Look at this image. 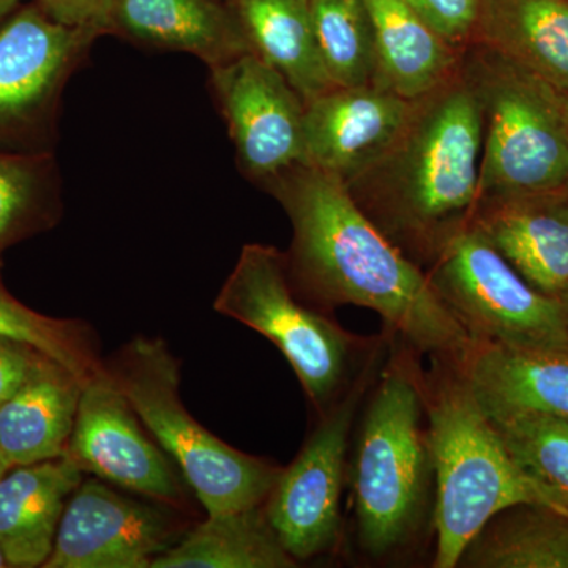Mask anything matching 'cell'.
<instances>
[{"instance_id": "cell-14", "label": "cell", "mask_w": 568, "mask_h": 568, "mask_svg": "<svg viewBox=\"0 0 568 568\" xmlns=\"http://www.w3.org/2000/svg\"><path fill=\"white\" fill-rule=\"evenodd\" d=\"M383 85L334 88L305 102V164L351 181L394 142L414 110Z\"/></svg>"}, {"instance_id": "cell-19", "label": "cell", "mask_w": 568, "mask_h": 568, "mask_svg": "<svg viewBox=\"0 0 568 568\" xmlns=\"http://www.w3.org/2000/svg\"><path fill=\"white\" fill-rule=\"evenodd\" d=\"M82 473L69 457L14 467L0 478V547L9 567H43Z\"/></svg>"}, {"instance_id": "cell-34", "label": "cell", "mask_w": 568, "mask_h": 568, "mask_svg": "<svg viewBox=\"0 0 568 568\" xmlns=\"http://www.w3.org/2000/svg\"><path fill=\"white\" fill-rule=\"evenodd\" d=\"M9 567V562H7L6 555H3V549L0 547V568Z\"/></svg>"}, {"instance_id": "cell-31", "label": "cell", "mask_w": 568, "mask_h": 568, "mask_svg": "<svg viewBox=\"0 0 568 568\" xmlns=\"http://www.w3.org/2000/svg\"><path fill=\"white\" fill-rule=\"evenodd\" d=\"M41 357L31 346L0 335V405L21 387Z\"/></svg>"}, {"instance_id": "cell-10", "label": "cell", "mask_w": 568, "mask_h": 568, "mask_svg": "<svg viewBox=\"0 0 568 568\" xmlns=\"http://www.w3.org/2000/svg\"><path fill=\"white\" fill-rule=\"evenodd\" d=\"M65 457L82 474H92L153 503L179 511L189 504V484L181 470L148 436L106 366L82 387Z\"/></svg>"}, {"instance_id": "cell-36", "label": "cell", "mask_w": 568, "mask_h": 568, "mask_svg": "<svg viewBox=\"0 0 568 568\" xmlns=\"http://www.w3.org/2000/svg\"><path fill=\"white\" fill-rule=\"evenodd\" d=\"M7 473H9V470L6 469V466H3L2 459H0V478L6 476Z\"/></svg>"}, {"instance_id": "cell-12", "label": "cell", "mask_w": 568, "mask_h": 568, "mask_svg": "<svg viewBox=\"0 0 568 568\" xmlns=\"http://www.w3.org/2000/svg\"><path fill=\"white\" fill-rule=\"evenodd\" d=\"M211 85L246 179L261 186L305 164V102L274 67L250 51L211 69Z\"/></svg>"}, {"instance_id": "cell-32", "label": "cell", "mask_w": 568, "mask_h": 568, "mask_svg": "<svg viewBox=\"0 0 568 568\" xmlns=\"http://www.w3.org/2000/svg\"><path fill=\"white\" fill-rule=\"evenodd\" d=\"M560 111H562L564 126H566L567 140H568V93L559 91Z\"/></svg>"}, {"instance_id": "cell-1", "label": "cell", "mask_w": 568, "mask_h": 568, "mask_svg": "<svg viewBox=\"0 0 568 568\" xmlns=\"http://www.w3.org/2000/svg\"><path fill=\"white\" fill-rule=\"evenodd\" d=\"M293 226L287 267L297 293L323 308L357 305L417 353L459 357L473 343L425 272L377 230L345 182L294 164L261 185Z\"/></svg>"}, {"instance_id": "cell-16", "label": "cell", "mask_w": 568, "mask_h": 568, "mask_svg": "<svg viewBox=\"0 0 568 568\" xmlns=\"http://www.w3.org/2000/svg\"><path fill=\"white\" fill-rule=\"evenodd\" d=\"M474 224L540 293L568 291V189L480 201Z\"/></svg>"}, {"instance_id": "cell-24", "label": "cell", "mask_w": 568, "mask_h": 568, "mask_svg": "<svg viewBox=\"0 0 568 568\" xmlns=\"http://www.w3.org/2000/svg\"><path fill=\"white\" fill-rule=\"evenodd\" d=\"M458 567L568 568V515L540 504L508 507L478 530Z\"/></svg>"}, {"instance_id": "cell-20", "label": "cell", "mask_w": 568, "mask_h": 568, "mask_svg": "<svg viewBox=\"0 0 568 568\" xmlns=\"http://www.w3.org/2000/svg\"><path fill=\"white\" fill-rule=\"evenodd\" d=\"M377 55V85L417 100L450 80L462 52L440 39L406 0H364Z\"/></svg>"}, {"instance_id": "cell-21", "label": "cell", "mask_w": 568, "mask_h": 568, "mask_svg": "<svg viewBox=\"0 0 568 568\" xmlns=\"http://www.w3.org/2000/svg\"><path fill=\"white\" fill-rule=\"evenodd\" d=\"M474 43L568 93V0H481Z\"/></svg>"}, {"instance_id": "cell-13", "label": "cell", "mask_w": 568, "mask_h": 568, "mask_svg": "<svg viewBox=\"0 0 568 568\" xmlns=\"http://www.w3.org/2000/svg\"><path fill=\"white\" fill-rule=\"evenodd\" d=\"M175 511L89 478L70 496L43 567L151 568L183 536Z\"/></svg>"}, {"instance_id": "cell-30", "label": "cell", "mask_w": 568, "mask_h": 568, "mask_svg": "<svg viewBox=\"0 0 568 568\" xmlns=\"http://www.w3.org/2000/svg\"><path fill=\"white\" fill-rule=\"evenodd\" d=\"M115 0H39V7L52 20L70 28L111 32Z\"/></svg>"}, {"instance_id": "cell-17", "label": "cell", "mask_w": 568, "mask_h": 568, "mask_svg": "<svg viewBox=\"0 0 568 568\" xmlns=\"http://www.w3.org/2000/svg\"><path fill=\"white\" fill-rule=\"evenodd\" d=\"M111 32L186 52L209 70L253 51L233 7L222 0H115Z\"/></svg>"}, {"instance_id": "cell-27", "label": "cell", "mask_w": 568, "mask_h": 568, "mask_svg": "<svg viewBox=\"0 0 568 568\" xmlns=\"http://www.w3.org/2000/svg\"><path fill=\"white\" fill-rule=\"evenodd\" d=\"M0 335L31 346L69 369L82 384L104 368L95 335L81 321L54 320L22 305L0 282Z\"/></svg>"}, {"instance_id": "cell-37", "label": "cell", "mask_w": 568, "mask_h": 568, "mask_svg": "<svg viewBox=\"0 0 568 568\" xmlns=\"http://www.w3.org/2000/svg\"><path fill=\"white\" fill-rule=\"evenodd\" d=\"M222 2L227 3V6L233 7L234 3L237 2V0H222Z\"/></svg>"}, {"instance_id": "cell-22", "label": "cell", "mask_w": 568, "mask_h": 568, "mask_svg": "<svg viewBox=\"0 0 568 568\" xmlns=\"http://www.w3.org/2000/svg\"><path fill=\"white\" fill-rule=\"evenodd\" d=\"M233 9L253 51L282 73L304 102L336 88L317 48L310 0H237Z\"/></svg>"}, {"instance_id": "cell-7", "label": "cell", "mask_w": 568, "mask_h": 568, "mask_svg": "<svg viewBox=\"0 0 568 568\" xmlns=\"http://www.w3.org/2000/svg\"><path fill=\"white\" fill-rule=\"evenodd\" d=\"M286 254L248 244L213 302V310L271 339L293 366L323 416L376 353L372 339L345 331L297 297Z\"/></svg>"}, {"instance_id": "cell-6", "label": "cell", "mask_w": 568, "mask_h": 568, "mask_svg": "<svg viewBox=\"0 0 568 568\" xmlns=\"http://www.w3.org/2000/svg\"><path fill=\"white\" fill-rule=\"evenodd\" d=\"M459 65L484 123L480 201L567 190L568 140L558 89L481 43L467 47Z\"/></svg>"}, {"instance_id": "cell-2", "label": "cell", "mask_w": 568, "mask_h": 568, "mask_svg": "<svg viewBox=\"0 0 568 568\" xmlns=\"http://www.w3.org/2000/svg\"><path fill=\"white\" fill-rule=\"evenodd\" d=\"M481 148L480 106L459 65L416 100L394 142L345 185L377 230L424 271L474 223Z\"/></svg>"}, {"instance_id": "cell-3", "label": "cell", "mask_w": 568, "mask_h": 568, "mask_svg": "<svg viewBox=\"0 0 568 568\" xmlns=\"http://www.w3.org/2000/svg\"><path fill=\"white\" fill-rule=\"evenodd\" d=\"M390 335V334H388ZM369 395L349 480L358 544L372 558L405 548L420 529L433 476L425 373L399 336Z\"/></svg>"}, {"instance_id": "cell-26", "label": "cell", "mask_w": 568, "mask_h": 568, "mask_svg": "<svg viewBox=\"0 0 568 568\" xmlns=\"http://www.w3.org/2000/svg\"><path fill=\"white\" fill-rule=\"evenodd\" d=\"M313 31L336 88L376 84L377 55L364 0H310Z\"/></svg>"}, {"instance_id": "cell-29", "label": "cell", "mask_w": 568, "mask_h": 568, "mask_svg": "<svg viewBox=\"0 0 568 568\" xmlns=\"http://www.w3.org/2000/svg\"><path fill=\"white\" fill-rule=\"evenodd\" d=\"M418 17L454 50L476 41L481 0H406Z\"/></svg>"}, {"instance_id": "cell-33", "label": "cell", "mask_w": 568, "mask_h": 568, "mask_svg": "<svg viewBox=\"0 0 568 568\" xmlns=\"http://www.w3.org/2000/svg\"><path fill=\"white\" fill-rule=\"evenodd\" d=\"M18 0H0V20L17 7Z\"/></svg>"}, {"instance_id": "cell-11", "label": "cell", "mask_w": 568, "mask_h": 568, "mask_svg": "<svg viewBox=\"0 0 568 568\" xmlns=\"http://www.w3.org/2000/svg\"><path fill=\"white\" fill-rule=\"evenodd\" d=\"M102 33L26 7L0 28V144L47 133L63 88Z\"/></svg>"}, {"instance_id": "cell-28", "label": "cell", "mask_w": 568, "mask_h": 568, "mask_svg": "<svg viewBox=\"0 0 568 568\" xmlns=\"http://www.w3.org/2000/svg\"><path fill=\"white\" fill-rule=\"evenodd\" d=\"M54 197V164L47 153H0V248L47 219Z\"/></svg>"}, {"instance_id": "cell-5", "label": "cell", "mask_w": 568, "mask_h": 568, "mask_svg": "<svg viewBox=\"0 0 568 568\" xmlns=\"http://www.w3.org/2000/svg\"><path fill=\"white\" fill-rule=\"evenodd\" d=\"M104 366L205 515L263 506L282 467L231 447L190 414L181 398V364L162 338L136 336Z\"/></svg>"}, {"instance_id": "cell-23", "label": "cell", "mask_w": 568, "mask_h": 568, "mask_svg": "<svg viewBox=\"0 0 568 568\" xmlns=\"http://www.w3.org/2000/svg\"><path fill=\"white\" fill-rule=\"evenodd\" d=\"M263 506L207 515L151 568H293Z\"/></svg>"}, {"instance_id": "cell-18", "label": "cell", "mask_w": 568, "mask_h": 568, "mask_svg": "<svg viewBox=\"0 0 568 568\" xmlns=\"http://www.w3.org/2000/svg\"><path fill=\"white\" fill-rule=\"evenodd\" d=\"M84 384L41 357L21 387L0 405V459L7 470L65 457Z\"/></svg>"}, {"instance_id": "cell-15", "label": "cell", "mask_w": 568, "mask_h": 568, "mask_svg": "<svg viewBox=\"0 0 568 568\" xmlns=\"http://www.w3.org/2000/svg\"><path fill=\"white\" fill-rule=\"evenodd\" d=\"M455 362L488 417L547 414L568 418V349L514 347L473 338Z\"/></svg>"}, {"instance_id": "cell-4", "label": "cell", "mask_w": 568, "mask_h": 568, "mask_svg": "<svg viewBox=\"0 0 568 568\" xmlns=\"http://www.w3.org/2000/svg\"><path fill=\"white\" fill-rule=\"evenodd\" d=\"M425 375L426 426L436 484L435 568L458 567L478 530L517 504L551 507L515 465L454 357Z\"/></svg>"}, {"instance_id": "cell-9", "label": "cell", "mask_w": 568, "mask_h": 568, "mask_svg": "<svg viewBox=\"0 0 568 568\" xmlns=\"http://www.w3.org/2000/svg\"><path fill=\"white\" fill-rule=\"evenodd\" d=\"M379 362L381 346L345 394L320 416L315 432L294 462L282 467L265 499L268 523L295 562L327 555L338 544L351 429Z\"/></svg>"}, {"instance_id": "cell-35", "label": "cell", "mask_w": 568, "mask_h": 568, "mask_svg": "<svg viewBox=\"0 0 568 568\" xmlns=\"http://www.w3.org/2000/svg\"><path fill=\"white\" fill-rule=\"evenodd\" d=\"M560 302H562L564 310H566V316H567V323H568V291L566 294L562 295V298H560Z\"/></svg>"}, {"instance_id": "cell-8", "label": "cell", "mask_w": 568, "mask_h": 568, "mask_svg": "<svg viewBox=\"0 0 568 568\" xmlns=\"http://www.w3.org/2000/svg\"><path fill=\"white\" fill-rule=\"evenodd\" d=\"M424 272L470 338L568 349L562 302L530 286L476 224L454 235Z\"/></svg>"}, {"instance_id": "cell-25", "label": "cell", "mask_w": 568, "mask_h": 568, "mask_svg": "<svg viewBox=\"0 0 568 568\" xmlns=\"http://www.w3.org/2000/svg\"><path fill=\"white\" fill-rule=\"evenodd\" d=\"M489 420L519 470L555 510L568 515V418L507 414Z\"/></svg>"}]
</instances>
